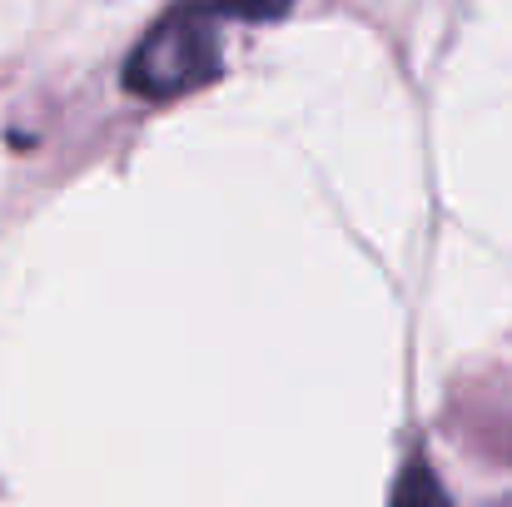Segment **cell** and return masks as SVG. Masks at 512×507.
<instances>
[{
	"label": "cell",
	"mask_w": 512,
	"mask_h": 507,
	"mask_svg": "<svg viewBox=\"0 0 512 507\" xmlns=\"http://www.w3.org/2000/svg\"><path fill=\"white\" fill-rule=\"evenodd\" d=\"M219 75V30L214 15L194 0H179L160 15L125 60V90L140 100H179Z\"/></svg>",
	"instance_id": "cell-1"
},
{
	"label": "cell",
	"mask_w": 512,
	"mask_h": 507,
	"mask_svg": "<svg viewBox=\"0 0 512 507\" xmlns=\"http://www.w3.org/2000/svg\"><path fill=\"white\" fill-rule=\"evenodd\" d=\"M214 20H279L294 0H194Z\"/></svg>",
	"instance_id": "cell-2"
},
{
	"label": "cell",
	"mask_w": 512,
	"mask_h": 507,
	"mask_svg": "<svg viewBox=\"0 0 512 507\" xmlns=\"http://www.w3.org/2000/svg\"><path fill=\"white\" fill-rule=\"evenodd\" d=\"M393 498H398V503H413V498H428V503H443V488H438V483H428V478L418 473L413 483H398V488H393Z\"/></svg>",
	"instance_id": "cell-3"
}]
</instances>
